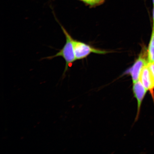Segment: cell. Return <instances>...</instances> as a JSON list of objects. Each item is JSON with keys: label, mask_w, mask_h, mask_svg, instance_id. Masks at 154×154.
<instances>
[{"label": "cell", "mask_w": 154, "mask_h": 154, "mask_svg": "<svg viewBox=\"0 0 154 154\" xmlns=\"http://www.w3.org/2000/svg\"><path fill=\"white\" fill-rule=\"evenodd\" d=\"M60 25L65 36L66 42L62 49L58 52L52 56L48 57L45 59L51 60L57 57H62L65 61V66L63 73V75H64L69 67L72 66L73 63L76 60L73 45V38L64 27L60 24Z\"/></svg>", "instance_id": "6da1fadb"}, {"label": "cell", "mask_w": 154, "mask_h": 154, "mask_svg": "<svg viewBox=\"0 0 154 154\" xmlns=\"http://www.w3.org/2000/svg\"><path fill=\"white\" fill-rule=\"evenodd\" d=\"M73 45L76 60L84 59L92 53L99 54L108 53L106 51L95 49L85 43L74 39Z\"/></svg>", "instance_id": "7a4b0ae2"}, {"label": "cell", "mask_w": 154, "mask_h": 154, "mask_svg": "<svg viewBox=\"0 0 154 154\" xmlns=\"http://www.w3.org/2000/svg\"><path fill=\"white\" fill-rule=\"evenodd\" d=\"M148 63L146 57H144V54L142 53L140 54L134 65L129 70L128 72L132 77L133 84L139 80L140 73Z\"/></svg>", "instance_id": "3957f363"}, {"label": "cell", "mask_w": 154, "mask_h": 154, "mask_svg": "<svg viewBox=\"0 0 154 154\" xmlns=\"http://www.w3.org/2000/svg\"><path fill=\"white\" fill-rule=\"evenodd\" d=\"M139 80L146 89L149 91L154 100V83L147 64L142 69L140 75Z\"/></svg>", "instance_id": "277c9868"}, {"label": "cell", "mask_w": 154, "mask_h": 154, "mask_svg": "<svg viewBox=\"0 0 154 154\" xmlns=\"http://www.w3.org/2000/svg\"><path fill=\"white\" fill-rule=\"evenodd\" d=\"M133 84V91L134 97L136 98L137 101V112L136 117V120H137L139 116L142 101L147 90L139 80Z\"/></svg>", "instance_id": "5b68a950"}, {"label": "cell", "mask_w": 154, "mask_h": 154, "mask_svg": "<svg viewBox=\"0 0 154 154\" xmlns=\"http://www.w3.org/2000/svg\"><path fill=\"white\" fill-rule=\"evenodd\" d=\"M148 63L154 62V38L151 37L148 50Z\"/></svg>", "instance_id": "8992f818"}, {"label": "cell", "mask_w": 154, "mask_h": 154, "mask_svg": "<svg viewBox=\"0 0 154 154\" xmlns=\"http://www.w3.org/2000/svg\"><path fill=\"white\" fill-rule=\"evenodd\" d=\"M86 4L91 7L100 5L104 2V0H80Z\"/></svg>", "instance_id": "52a82bcc"}, {"label": "cell", "mask_w": 154, "mask_h": 154, "mask_svg": "<svg viewBox=\"0 0 154 154\" xmlns=\"http://www.w3.org/2000/svg\"><path fill=\"white\" fill-rule=\"evenodd\" d=\"M147 66L149 67L154 83V62L148 63Z\"/></svg>", "instance_id": "ba28073f"}, {"label": "cell", "mask_w": 154, "mask_h": 154, "mask_svg": "<svg viewBox=\"0 0 154 154\" xmlns=\"http://www.w3.org/2000/svg\"><path fill=\"white\" fill-rule=\"evenodd\" d=\"M153 29H154V5L153 8Z\"/></svg>", "instance_id": "9c48e42d"}, {"label": "cell", "mask_w": 154, "mask_h": 154, "mask_svg": "<svg viewBox=\"0 0 154 154\" xmlns=\"http://www.w3.org/2000/svg\"><path fill=\"white\" fill-rule=\"evenodd\" d=\"M154 38V29H153L152 34V37Z\"/></svg>", "instance_id": "30bf717a"}, {"label": "cell", "mask_w": 154, "mask_h": 154, "mask_svg": "<svg viewBox=\"0 0 154 154\" xmlns=\"http://www.w3.org/2000/svg\"><path fill=\"white\" fill-rule=\"evenodd\" d=\"M153 5H154V0H152Z\"/></svg>", "instance_id": "8fae6325"}]
</instances>
